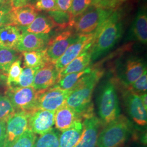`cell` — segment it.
<instances>
[{
    "instance_id": "obj_10",
    "label": "cell",
    "mask_w": 147,
    "mask_h": 147,
    "mask_svg": "<svg viewBox=\"0 0 147 147\" xmlns=\"http://www.w3.org/2000/svg\"><path fill=\"white\" fill-rule=\"evenodd\" d=\"M79 36V34H75L71 31H65L50 39L46 47L49 62L56 63L68 47L78 39Z\"/></svg>"
},
{
    "instance_id": "obj_34",
    "label": "cell",
    "mask_w": 147,
    "mask_h": 147,
    "mask_svg": "<svg viewBox=\"0 0 147 147\" xmlns=\"http://www.w3.org/2000/svg\"><path fill=\"white\" fill-rule=\"evenodd\" d=\"M127 88V90L138 94L146 93L147 89V70L144 71L142 75L135 82Z\"/></svg>"
},
{
    "instance_id": "obj_12",
    "label": "cell",
    "mask_w": 147,
    "mask_h": 147,
    "mask_svg": "<svg viewBox=\"0 0 147 147\" xmlns=\"http://www.w3.org/2000/svg\"><path fill=\"white\" fill-rule=\"evenodd\" d=\"M58 75L59 71L56 68L55 64L48 62L37 70L32 87L37 91L50 88L57 82Z\"/></svg>"
},
{
    "instance_id": "obj_29",
    "label": "cell",
    "mask_w": 147,
    "mask_h": 147,
    "mask_svg": "<svg viewBox=\"0 0 147 147\" xmlns=\"http://www.w3.org/2000/svg\"><path fill=\"white\" fill-rule=\"evenodd\" d=\"M22 69L21 67V57H20L11 65L7 73L6 84L8 87H15L18 84Z\"/></svg>"
},
{
    "instance_id": "obj_9",
    "label": "cell",
    "mask_w": 147,
    "mask_h": 147,
    "mask_svg": "<svg viewBox=\"0 0 147 147\" xmlns=\"http://www.w3.org/2000/svg\"><path fill=\"white\" fill-rule=\"evenodd\" d=\"M94 39V33L79 34L78 39L71 44L63 55L55 63L59 72L80 54L90 49Z\"/></svg>"
},
{
    "instance_id": "obj_40",
    "label": "cell",
    "mask_w": 147,
    "mask_h": 147,
    "mask_svg": "<svg viewBox=\"0 0 147 147\" xmlns=\"http://www.w3.org/2000/svg\"><path fill=\"white\" fill-rule=\"evenodd\" d=\"M141 99L142 100V103L144 105V107L147 110V93H142L140 94Z\"/></svg>"
},
{
    "instance_id": "obj_19",
    "label": "cell",
    "mask_w": 147,
    "mask_h": 147,
    "mask_svg": "<svg viewBox=\"0 0 147 147\" xmlns=\"http://www.w3.org/2000/svg\"><path fill=\"white\" fill-rule=\"evenodd\" d=\"M130 35L139 42L146 44L147 42V15L146 9L138 11L130 29Z\"/></svg>"
},
{
    "instance_id": "obj_18",
    "label": "cell",
    "mask_w": 147,
    "mask_h": 147,
    "mask_svg": "<svg viewBox=\"0 0 147 147\" xmlns=\"http://www.w3.org/2000/svg\"><path fill=\"white\" fill-rule=\"evenodd\" d=\"M81 119L73 109L64 104L55 111V125L59 131H64L70 128L76 121Z\"/></svg>"
},
{
    "instance_id": "obj_32",
    "label": "cell",
    "mask_w": 147,
    "mask_h": 147,
    "mask_svg": "<svg viewBox=\"0 0 147 147\" xmlns=\"http://www.w3.org/2000/svg\"><path fill=\"white\" fill-rule=\"evenodd\" d=\"M92 3L93 0H73L68 11L74 19L92 6Z\"/></svg>"
},
{
    "instance_id": "obj_15",
    "label": "cell",
    "mask_w": 147,
    "mask_h": 147,
    "mask_svg": "<svg viewBox=\"0 0 147 147\" xmlns=\"http://www.w3.org/2000/svg\"><path fill=\"white\" fill-rule=\"evenodd\" d=\"M147 67L144 62L140 58H129L124 64L121 75V80L126 87L132 84L138 79Z\"/></svg>"
},
{
    "instance_id": "obj_11",
    "label": "cell",
    "mask_w": 147,
    "mask_h": 147,
    "mask_svg": "<svg viewBox=\"0 0 147 147\" xmlns=\"http://www.w3.org/2000/svg\"><path fill=\"white\" fill-rule=\"evenodd\" d=\"M55 111L37 109L31 112L28 129L34 134L42 135L53 129Z\"/></svg>"
},
{
    "instance_id": "obj_6",
    "label": "cell",
    "mask_w": 147,
    "mask_h": 147,
    "mask_svg": "<svg viewBox=\"0 0 147 147\" xmlns=\"http://www.w3.org/2000/svg\"><path fill=\"white\" fill-rule=\"evenodd\" d=\"M5 93L16 111L32 112L37 110L40 91H37L32 87H8Z\"/></svg>"
},
{
    "instance_id": "obj_3",
    "label": "cell",
    "mask_w": 147,
    "mask_h": 147,
    "mask_svg": "<svg viewBox=\"0 0 147 147\" xmlns=\"http://www.w3.org/2000/svg\"><path fill=\"white\" fill-rule=\"evenodd\" d=\"M131 122L123 115L106 125L99 134L96 147H122L131 134Z\"/></svg>"
},
{
    "instance_id": "obj_23",
    "label": "cell",
    "mask_w": 147,
    "mask_h": 147,
    "mask_svg": "<svg viewBox=\"0 0 147 147\" xmlns=\"http://www.w3.org/2000/svg\"><path fill=\"white\" fill-rule=\"evenodd\" d=\"M54 26L49 17L46 14H38L28 26L20 27L21 32L33 33L49 34Z\"/></svg>"
},
{
    "instance_id": "obj_43",
    "label": "cell",
    "mask_w": 147,
    "mask_h": 147,
    "mask_svg": "<svg viewBox=\"0 0 147 147\" xmlns=\"http://www.w3.org/2000/svg\"><path fill=\"white\" fill-rule=\"evenodd\" d=\"M6 5H0V11L4 8Z\"/></svg>"
},
{
    "instance_id": "obj_27",
    "label": "cell",
    "mask_w": 147,
    "mask_h": 147,
    "mask_svg": "<svg viewBox=\"0 0 147 147\" xmlns=\"http://www.w3.org/2000/svg\"><path fill=\"white\" fill-rule=\"evenodd\" d=\"M16 50L0 47V71L7 75L11 65L21 57Z\"/></svg>"
},
{
    "instance_id": "obj_30",
    "label": "cell",
    "mask_w": 147,
    "mask_h": 147,
    "mask_svg": "<svg viewBox=\"0 0 147 147\" xmlns=\"http://www.w3.org/2000/svg\"><path fill=\"white\" fill-rule=\"evenodd\" d=\"M39 69L40 68H32L25 67V68L22 69V71L20 76L18 83L15 87H32L35 74Z\"/></svg>"
},
{
    "instance_id": "obj_31",
    "label": "cell",
    "mask_w": 147,
    "mask_h": 147,
    "mask_svg": "<svg viewBox=\"0 0 147 147\" xmlns=\"http://www.w3.org/2000/svg\"><path fill=\"white\" fill-rule=\"evenodd\" d=\"M15 112L8 96L0 94V120H8Z\"/></svg>"
},
{
    "instance_id": "obj_45",
    "label": "cell",
    "mask_w": 147,
    "mask_h": 147,
    "mask_svg": "<svg viewBox=\"0 0 147 147\" xmlns=\"http://www.w3.org/2000/svg\"></svg>"
},
{
    "instance_id": "obj_39",
    "label": "cell",
    "mask_w": 147,
    "mask_h": 147,
    "mask_svg": "<svg viewBox=\"0 0 147 147\" xmlns=\"http://www.w3.org/2000/svg\"><path fill=\"white\" fill-rule=\"evenodd\" d=\"M7 120H0V147H3Z\"/></svg>"
},
{
    "instance_id": "obj_25",
    "label": "cell",
    "mask_w": 147,
    "mask_h": 147,
    "mask_svg": "<svg viewBox=\"0 0 147 147\" xmlns=\"http://www.w3.org/2000/svg\"><path fill=\"white\" fill-rule=\"evenodd\" d=\"M91 71V68L88 67L82 71L67 74L58 80L57 82L54 85V86L61 89L71 90L79 84L86 74L89 73Z\"/></svg>"
},
{
    "instance_id": "obj_21",
    "label": "cell",
    "mask_w": 147,
    "mask_h": 147,
    "mask_svg": "<svg viewBox=\"0 0 147 147\" xmlns=\"http://www.w3.org/2000/svg\"><path fill=\"white\" fill-rule=\"evenodd\" d=\"M21 34L19 27L11 24L0 27V47L16 50Z\"/></svg>"
},
{
    "instance_id": "obj_17",
    "label": "cell",
    "mask_w": 147,
    "mask_h": 147,
    "mask_svg": "<svg viewBox=\"0 0 147 147\" xmlns=\"http://www.w3.org/2000/svg\"><path fill=\"white\" fill-rule=\"evenodd\" d=\"M38 15V11L33 4L12 8L9 11L11 25L19 27L28 26Z\"/></svg>"
},
{
    "instance_id": "obj_24",
    "label": "cell",
    "mask_w": 147,
    "mask_h": 147,
    "mask_svg": "<svg viewBox=\"0 0 147 147\" xmlns=\"http://www.w3.org/2000/svg\"><path fill=\"white\" fill-rule=\"evenodd\" d=\"M25 67L40 68L50 62L47 55L46 48L42 50L22 52Z\"/></svg>"
},
{
    "instance_id": "obj_26",
    "label": "cell",
    "mask_w": 147,
    "mask_h": 147,
    "mask_svg": "<svg viewBox=\"0 0 147 147\" xmlns=\"http://www.w3.org/2000/svg\"><path fill=\"white\" fill-rule=\"evenodd\" d=\"M47 15L52 21L54 27L65 29L68 26H72L74 19L68 11H47Z\"/></svg>"
},
{
    "instance_id": "obj_37",
    "label": "cell",
    "mask_w": 147,
    "mask_h": 147,
    "mask_svg": "<svg viewBox=\"0 0 147 147\" xmlns=\"http://www.w3.org/2000/svg\"><path fill=\"white\" fill-rule=\"evenodd\" d=\"M11 9V7L7 5L0 11V27L11 24L9 11Z\"/></svg>"
},
{
    "instance_id": "obj_4",
    "label": "cell",
    "mask_w": 147,
    "mask_h": 147,
    "mask_svg": "<svg viewBox=\"0 0 147 147\" xmlns=\"http://www.w3.org/2000/svg\"><path fill=\"white\" fill-rule=\"evenodd\" d=\"M98 109L101 122L105 125L120 116L119 101L112 80L103 85L98 98Z\"/></svg>"
},
{
    "instance_id": "obj_5",
    "label": "cell",
    "mask_w": 147,
    "mask_h": 147,
    "mask_svg": "<svg viewBox=\"0 0 147 147\" xmlns=\"http://www.w3.org/2000/svg\"><path fill=\"white\" fill-rule=\"evenodd\" d=\"M113 11L92 5L74 18L72 26L78 34L94 33Z\"/></svg>"
},
{
    "instance_id": "obj_22",
    "label": "cell",
    "mask_w": 147,
    "mask_h": 147,
    "mask_svg": "<svg viewBox=\"0 0 147 147\" xmlns=\"http://www.w3.org/2000/svg\"><path fill=\"white\" fill-rule=\"evenodd\" d=\"M90 49L80 54L59 72L58 80L69 74L82 71L88 67L91 61Z\"/></svg>"
},
{
    "instance_id": "obj_33",
    "label": "cell",
    "mask_w": 147,
    "mask_h": 147,
    "mask_svg": "<svg viewBox=\"0 0 147 147\" xmlns=\"http://www.w3.org/2000/svg\"><path fill=\"white\" fill-rule=\"evenodd\" d=\"M37 136L29 129L15 142L12 147H33Z\"/></svg>"
},
{
    "instance_id": "obj_36",
    "label": "cell",
    "mask_w": 147,
    "mask_h": 147,
    "mask_svg": "<svg viewBox=\"0 0 147 147\" xmlns=\"http://www.w3.org/2000/svg\"><path fill=\"white\" fill-rule=\"evenodd\" d=\"M33 5L38 12L41 11L47 12L58 10L56 0H36Z\"/></svg>"
},
{
    "instance_id": "obj_1",
    "label": "cell",
    "mask_w": 147,
    "mask_h": 147,
    "mask_svg": "<svg viewBox=\"0 0 147 147\" xmlns=\"http://www.w3.org/2000/svg\"><path fill=\"white\" fill-rule=\"evenodd\" d=\"M103 74L104 71L101 70H92L71 90L66 104L73 109L80 117L88 116L93 112V105L91 102L93 92Z\"/></svg>"
},
{
    "instance_id": "obj_44",
    "label": "cell",
    "mask_w": 147,
    "mask_h": 147,
    "mask_svg": "<svg viewBox=\"0 0 147 147\" xmlns=\"http://www.w3.org/2000/svg\"><path fill=\"white\" fill-rule=\"evenodd\" d=\"M5 0H0V5H4Z\"/></svg>"
},
{
    "instance_id": "obj_35",
    "label": "cell",
    "mask_w": 147,
    "mask_h": 147,
    "mask_svg": "<svg viewBox=\"0 0 147 147\" xmlns=\"http://www.w3.org/2000/svg\"><path fill=\"white\" fill-rule=\"evenodd\" d=\"M125 1V0H93L92 5L106 9L116 11V9L123 4Z\"/></svg>"
},
{
    "instance_id": "obj_20",
    "label": "cell",
    "mask_w": 147,
    "mask_h": 147,
    "mask_svg": "<svg viewBox=\"0 0 147 147\" xmlns=\"http://www.w3.org/2000/svg\"><path fill=\"white\" fill-rule=\"evenodd\" d=\"M84 131L82 119H80L68 129L60 134L58 147H76Z\"/></svg>"
},
{
    "instance_id": "obj_13",
    "label": "cell",
    "mask_w": 147,
    "mask_h": 147,
    "mask_svg": "<svg viewBox=\"0 0 147 147\" xmlns=\"http://www.w3.org/2000/svg\"><path fill=\"white\" fill-rule=\"evenodd\" d=\"M124 96L126 109L132 119L140 126L146 125L147 110L142 103L140 94L127 90Z\"/></svg>"
},
{
    "instance_id": "obj_42",
    "label": "cell",
    "mask_w": 147,
    "mask_h": 147,
    "mask_svg": "<svg viewBox=\"0 0 147 147\" xmlns=\"http://www.w3.org/2000/svg\"><path fill=\"white\" fill-rule=\"evenodd\" d=\"M13 0H5V4L6 5H9V3L11 2V1H12Z\"/></svg>"
},
{
    "instance_id": "obj_38",
    "label": "cell",
    "mask_w": 147,
    "mask_h": 147,
    "mask_svg": "<svg viewBox=\"0 0 147 147\" xmlns=\"http://www.w3.org/2000/svg\"><path fill=\"white\" fill-rule=\"evenodd\" d=\"M73 0H56L58 10L68 11Z\"/></svg>"
},
{
    "instance_id": "obj_7",
    "label": "cell",
    "mask_w": 147,
    "mask_h": 147,
    "mask_svg": "<svg viewBox=\"0 0 147 147\" xmlns=\"http://www.w3.org/2000/svg\"><path fill=\"white\" fill-rule=\"evenodd\" d=\"M31 112L16 111L7 121L5 140L3 147H12L28 129V119Z\"/></svg>"
},
{
    "instance_id": "obj_14",
    "label": "cell",
    "mask_w": 147,
    "mask_h": 147,
    "mask_svg": "<svg viewBox=\"0 0 147 147\" xmlns=\"http://www.w3.org/2000/svg\"><path fill=\"white\" fill-rule=\"evenodd\" d=\"M50 39L49 34L21 32V37L16 50L19 52L42 50L47 47Z\"/></svg>"
},
{
    "instance_id": "obj_28",
    "label": "cell",
    "mask_w": 147,
    "mask_h": 147,
    "mask_svg": "<svg viewBox=\"0 0 147 147\" xmlns=\"http://www.w3.org/2000/svg\"><path fill=\"white\" fill-rule=\"evenodd\" d=\"M60 133L56 129L50 131L36 138L33 147H58Z\"/></svg>"
},
{
    "instance_id": "obj_8",
    "label": "cell",
    "mask_w": 147,
    "mask_h": 147,
    "mask_svg": "<svg viewBox=\"0 0 147 147\" xmlns=\"http://www.w3.org/2000/svg\"><path fill=\"white\" fill-rule=\"evenodd\" d=\"M71 90H65L53 86L40 90L38 100L37 109L56 111L66 103V100Z\"/></svg>"
},
{
    "instance_id": "obj_2",
    "label": "cell",
    "mask_w": 147,
    "mask_h": 147,
    "mask_svg": "<svg viewBox=\"0 0 147 147\" xmlns=\"http://www.w3.org/2000/svg\"><path fill=\"white\" fill-rule=\"evenodd\" d=\"M121 17L119 12L113 11L94 33L90 49L91 61H95L104 55L118 42L123 30Z\"/></svg>"
},
{
    "instance_id": "obj_41",
    "label": "cell",
    "mask_w": 147,
    "mask_h": 147,
    "mask_svg": "<svg viewBox=\"0 0 147 147\" xmlns=\"http://www.w3.org/2000/svg\"><path fill=\"white\" fill-rule=\"evenodd\" d=\"M7 76V74L0 71V87L2 86V85L3 84V83L4 82V81L6 82Z\"/></svg>"
},
{
    "instance_id": "obj_16",
    "label": "cell",
    "mask_w": 147,
    "mask_h": 147,
    "mask_svg": "<svg viewBox=\"0 0 147 147\" xmlns=\"http://www.w3.org/2000/svg\"><path fill=\"white\" fill-rule=\"evenodd\" d=\"M101 123L95 116L84 119V131L76 147H96Z\"/></svg>"
}]
</instances>
